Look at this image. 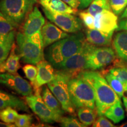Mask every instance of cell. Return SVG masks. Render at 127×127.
Here are the masks:
<instances>
[{
	"label": "cell",
	"instance_id": "1",
	"mask_svg": "<svg viewBox=\"0 0 127 127\" xmlns=\"http://www.w3.org/2000/svg\"><path fill=\"white\" fill-rule=\"evenodd\" d=\"M77 77L91 85L95 95V105L98 115L102 116L111 106L120 101V97L99 72L94 70L82 71Z\"/></svg>",
	"mask_w": 127,
	"mask_h": 127
},
{
	"label": "cell",
	"instance_id": "2",
	"mask_svg": "<svg viewBox=\"0 0 127 127\" xmlns=\"http://www.w3.org/2000/svg\"><path fill=\"white\" fill-rule=\"evenodd\" d=\"M86 41L85 35L81 32L69 35L49 46L44 56L55 68L68 58L80 51Z\"/></svg>",
	"mask_w": 127,
	"mask_h": 127
},
{
	"label": "cell",
	"instance_id": "3",
	"mask_svg": "<svg viewBox=\"0 0 127 127\" xmlns=\"http://www.w3.org/2000/svg\"><path fill=\"white\" fill-rule=\"evenodd\" d=\"M68 88L71 101L75 108L95 109V93L89 82L77 76L69 79Z\"/></svg>",
	"mask_w": 127,
	"mask_h": 127
},
{
	"label": "cell",
	"instance_id": "4",
	"mask_svg": "<svg viewBox=\"0 0 127 127\" xmlns=\"http://www.w3.org/2000/svg\"><path fill=\"white\" fill-rule=\"evenodd\" d=\"M37 0H0V11L14 27L24 21Z\"/></svg>",
	"mask_w": 127,
	"mask_h": 127
},
{
	"label": "cell",
	"instance_id": "5",
	"mask_svg": "<svg viewBox=\"0 0 127 127\" xmlns=\"http://www.w3.org/2000/svg\"><path fill=\"white\" fill-rule=\"evenodd\" d=\"M72 77H74L69 73L59 70L55 73L53 80L47 84L52 94L61 103L65 112L71 114L75 113V107L71 101L68 88V81Z\"/></svg>",
	"mask_w": 127,
	"mask_h": 127
},
{
	"label": "cell",
	"instance_id": "6",
	"mask_svg": "<svg viewBox=\"0 0 127 127\" xmlns=\"http://www.w3.org/2000/svg\"><path fill=\"white\" fill-rule=\"evenodd\" d=\"M16 41L19 54L24 63L36 65L44 60V49L32 42L23 32L17 33Z\"/></svg>",
	"mask_w": 127,
	"mask_h": 127
},
{
	"label": "cell",
	"instance_id": "7",
	"mask_svg": "<svg viewBox=\"0 0 127 127\" xmlns=\"http://www.w3.org/2000/svg\"><path fill=\"white\" fill-rule=\"evenodd\" d=\"M115 54L110 47H96L92 44L87 57L86 69L96 70L109 65L114 61Z\"/></svg>",
	"mask_w": 127,
	"mask_h": 127
},
{
	"label": "cell",
	"instance_id": "8",
	"mask_svg": "<svg viewBox=\"0 0 127 127\" xmlns=\"http://www.w3.org/2000/svg\"><path fill=\"white\" fill-rule=\"evenodd\" d=\"M42 11L50 21L66 32L76 33L82 29L81 20L71 14L51 12L44 7H42Z\"/></svg>",
	"mask_w": 127,
	"mask_h": 127
},
{
	"label": "cell",
	"instance_id": "9",
	"mask_svg": "<svg viewBox=\"0 0 127 127\" xmlns=\"http://www.w3.org/2000/svg\"><path fill=\"white\" fill-rule=\"evenodd\" d=\"M91 45L92 44L87 41L80 51L68 58L55 68L69 73L73 77L86 69L87 57Z\"/></svg>",
	"mask_w": 127,
	"mask_h": 127
},
{
	"label": "cell",
	"instance_id": "10",
	"mask_svg": "<svg viewBox=\"0 0 127 127\" xmlns=\"http://www.w3.org/2000/svg\"><path fill=\"white\" fill-rule=\"evenodd\" d=\"M28 106L37 115L41 121L46 123H60L62 118L48 107L41 95L32 94L25 96Z\"/></svg>",
	"mask_w": 127,
	"mask_h": 127
},
{
	"label": "cell",
	"instance_id": "11",
	"mask_svg": "<svg viewBox=\"0 0 127 127\" xmlns=\"http://www.w3.org/2000/svg\"><path fill=\"white\" fill-rule=\"evenodd\" d=\"M0 84L23 96H30L34 92L31 84L18 74L0 73Z\"/></svg>",
	"mask_w": 127,
	"mask_h": 127
},
{
	"label": "cell",
	"instance_id": "12",
	"mask_svg": "<svg viewBox=\"0 0 127 127\" xmlns=\"http://www.w3.org/2000/svg\"><path fill=\"white\" fill-rule=\"evenodd\" d=\"M95 29L105 33L114 32L118 29V17L111 10H104L95 16Z\"/></svg>",
	"mask_w": 127,
	"mask_h": 127
},
{
	"label": "cell",
	"instance_id": "13",
	"mask_svg": "<svg viewBox=\"0 0 127 127\" xmlns=\"http://www.w3.org/2000/svg\"><path fill=\"white\" fill-rule=\"evenodd\" d=\"M45 24V20L38 7H34L30 12L23 27V33L26 36H30L40 31Z\"/></svg>",
	"mask_w": 127,
	"mask_h": 127
},
{
	"label": "cell",
	"instance_id": "14",
	"mask_svg": "<svg viewBox=\"0 0 127 127\" xmlns=\"http://www.w3.org/2000/svg\"><path fill=\"white\" fill-rule=\"evenodd\" d=\"M42 37H43L44 47H48L60 39L67 37L69 35L68 33L54 25L53 24L47 22L41 29Z\"/></svg>",
	"mask_w": 127,
	"mask_h": 127
},
{
	"label": "cell",
	"instance_id": "15",
	"mask_svg": "<svg viewBox=\"0 0 127 127\" xmlns=\"http://www.w3.org/2000/svg\"><path fill=\"white\" fill-rule=\"evenodd\" d=\"M36 67L38 69L36 82L39 88L49 83L55 78L54 67L47 60H43L39 62L36 64Z\"/></svg>",
	"mask_w": 127,
	"mask_h": 127
},
{
	"label": "cell",
	"instance_id": "16",
	"mask_svg": "<svg viewBox=\"0 0 127 127\" xmlns=\"http://www.w3.org/2000/svg\"><path fill=\"white\" fill-rule=\"evenodd\" d=\"M27 104L20 98L0 90V111L7 107H12L18 111L29 112Z\"/></svg>",
	"mask_w": 127,
	"mask_h": 127
},
{
	"label": "cell",
	"instance_id": "17",
	"mask_svg": "<svg viewBox=\"0 0 127 127\" xmlns=\"http://www.w3.org/2000/svg\"><path fill=\"white\" fill-rule=\"evenodd\" d=\"M114 32L105 33L96 29H89L85 31L88 42L96 46H109L111 44Z\"/></svg>",
	"mask_w": 127,
	"mask_h": 127
},
{
	"label": "cell",
	"instance_id": "18",
	"mask_svg": "<svg viewBox=\"0 0 127 127\" xmlns=\"http://www.w3.org/2000/svg\"><path fill=\"white\" fill-rule=\"evenodd\" d=\"M17 48V46L14 42L7 60L0 65V73L7 72L13 74H17L19 68L21 67L20 63L21 57L20 54L18 55L16 53Z\"/></svg>",
	"mask_w": 127,
	"mask_h": 127
},
{
	"label": "cell",
	"instance_id": "19",
	"mask_svg": "<svg viewBox=\"0 0 127 127\" xmlns=\"http://www.w3.org/2000/svg\"><path fill=\"white\" fill-rule=\"evenodd\" d=\"M38 1L42 7L51 12L74 14L77 11V9L73 8L62 0H38Z\"/></svg>",
	"mask_w": 127,
	"mask_h": 127
},
{
	"label": "cell",
	"instance_id": "20",
	"mask_svg": "<svg viewBox=\"0 0 127 127\" xmlns=\"http://www.w3.org/2000/svg\"><path fill=\"white\" fill-rule=\"evenodd\" d=\"M42 98L44 102L52 111L55 114L61 116L65 114V111L64 110L61 103L59 102L55 95L52 94L48 86H44L41 90Z\"/></svg>",
	"mask_w": 127,
	"mask_h": 127
},
{
	"label": "cell",
	"instance_id": "21",
	"mask_svg": "<svg viewBox=\"0 0 127 127\" xmlns=\"http://www.w3.org/2000/svg\"><path fill=\"white\" fill-rule=\"evenodd\" d=\"M113 46L118 56L127 63V31L123 30L115 35Z\"/></svg>",
	"mask_w": 127,
	"mask_h": 127
},
{
	"label": "cell",
	"instance_id": "22",
	"mask_svg": "<svg viewBox=\"0 0 127 127\" xmlns=\"http://www.w3.org/2000/svg\"><path fill=\"white\" fill-rule=\"evenodd\" d=\"M15 32L14 30L5 35L0 36V65L7 60L14 44Z\"/></svg>",
	"mask_w": 127,
	"mask_h": 127
},
{
	"label": "cell",
	"instance_id": "23",
	"mask_svg": "<svg viewBox=\"0 0 127 127\" xmlns=\"http://www.w3.org/2000/svg\"><path fill=\"white\" fill-rule=\"evenodd\" d=\"M78 117L80 122L85 127L90 126L94 123L97 116V111L95 109L88 107H81L78 108Z\"/></svg>",
	"mask_w": 127,
	"mask_h": 127
},
{
	"label": "cell",
	"instance_id": "24",
	"mask_svg": "<svg viewBox=\"0 0 127 127\" xmlns=\"http://www.w3.org/2000/svg\"><path fill=\"white\" fill-rule=\"evenodd\" d=\"M104 115L115 124L119 123L125 118L124 111L122 107L121 102L119 101L111 106L105 112Z\"/></svg>",
	"mask_w": 127,
	"mask_h": 127
},
{
	"label": "cell",
	"instance_id": "25",
	"mask_svg": "<svg viewBox=\"0 0 127 127\" xmlns=\"http://www.w3.org/2000/svg\"><path fill=\"white\" fill-rule=\"evenodd\" d=\"M23 69L26 77L31 82L34 94L41 95L42 89L38 86L36 82V77L38 73L37 67L32 64H27L23 66Z\"/></svg>",
	"mask_w": 127,
	"mask_h": 127
},
{
	"label": "cell",
	"instance_id": "26",
	"mask_svg": "<svg viewBox=\"0 0 127 127\" xmlns=\"http://www.w3.org/2000/svg\"><path fill=\"white\" fill-rule=\"evenodd\" d=\"M105 79L110 87L118 95L119 97L121 98L123 96L126 90L123 82L109 72L105 75Z\"/></svg>",
	"mask_w": 127,
	"mask_h": 127
},
{
	"label": "cell",
	"instance_id": "27",
	"mask_svg": "<svg viewBox=\"0 0 127 127\" xmlns=\"http://www.w3.org/2000/svg\"><path fill=\"white\" fill-rule=\"evenodd\" d=\"M104 10H111L109 0H94L87 11L95 17Z\"/></svg>",
	"mask_w": 127,
	"mask_h": 127
},
{
	"label": "cell",
	"instance_id": "28",
	"mask_svg": "<svg viewBox=\"0 0 127 127\" xmlns=\"http://www.w3.org/2000/svg\"><path fill=\"white\" fill-rule=\"evenodd\" d=\"M18 115L17 109L12 107H7L0 111V120L5 123L12 124L15 123Z\"/></svg>",
	"mask_w": 127,
	"mask_h": 127
},
{
	"label": "cell",
	"instance_id": "29",
	"mask_svg": "<svg viewBox=\"0 0 127 127\" xmlns=\"http://www.w3.org/2000/svg\"><path fill=\"white\" fill-rule=\"evenodd\" d=\"M14 29V25L0 11V36L5 35Z\"/></svg>",
	"mask_w": 127,
	"mask_h": 127
},
{
	"label": "cell",
	"instance_id": "30",
	"mask_svg": "<svg viewBox=\"0 0 127 127\" xmlns=\"http://www.w3.org/2000/svg\"><path fill=\"white\" fill-rule=\"evenodd\" d=\"M109 72L123 82L125 90H127V67L114 68Z\"/></svg>",
	"mask_w": 127,
	"mask_h": 127
},
{
	"label": "cell",
	"instance_id": "31",
	"mask_svg": "<svg viewBox=\"0 0 127 127\" xmlns=\"http://www.w3.org/2000/svg\"><path fill=\"white\" fill-rule=\"evenodd\" d=\"M111 10L117 15H120L127 6V0H109Z\"/></svg>",
	"mask_w": 127,
	"mask_h": 127
},
{
	"label": "cell",
	"instance_id": "32",
	"mask_svg": "<svg viewBox=\"0 0 127 127\" xmlns=\"http://www.w3.org/2000/svg\"><path fill=\"white\" fill-rule=\"evenodd\" d=\"M33 121V118L30 114H20L15 122V127H31Z\"/></svg>",
	"mask_w": 127,
	"mask_h": 127
},
{
	"label": "cell",
	"instance_id": "33",
	"mask_svg": "<svg viewBox=\"0 0 127 127\" xmlns=\"http://www.w3.org/2000/svg\"><path fill=\"white\" fill-rule=\"evenodd\" d=\"M61 127H85L77 118L74 117H62L60 120Z\"/></svg>",
	"mask_w": 127,
	"mask_h": 127
},
{
	"label": "cell",
	"instance_id": "34",
	"mask_svg": "<svg viewBox=\"0 0 127 127\" xmlns=\"http://www.w3.org/2000/svg\"><path fill=\"white\" fill-rule=\"evenodd\" d=\"M79 17L81 19L84 25L87 27L88 29H95L94 27V20L95 17L90 12L87 11H82L79 12Z\"/></svg>",
	"mask_w": 127,
	"mask_h": 127
},
{
	"label": "cell",
	"instance_id": "35",
	"mask_svg": "<svg viewBox=\"0 0 127 127\" xmlns=\"http://www.w3.org/2000/svg\"><path fill=\"white\" fill-rule=\"evenodd\" d=\"M28 38L32 42H33L34 43L36 44V45L39 46L41 48H44L43 37H42V33H41V30L36 32L32 34V35L28 36Z\"/></svg>",
	"mask_w": 127,
	"mask_h": 127
},
{
	"label": "cell",
	"instance_id": "36",
	"mask_svg": "<svg viewBox=\"0 0 127 127\" xmlns=\"http://www.w3.org/2000/svg\"><path fill=\"white\" fill-rule=\"evenodd\" d=\"M93 126L94 127H115L112 123L103 116H99L97 120L93 123Z\"/></svg>",
	"mask_w": 127,
	"mask_h": 127
},
{
	"label": "cell",
	"instance_id": "37",
	"mask_svg": "<svg viewBox=\"0 0 127 127\" xmlns=\"http://www.w3.org/2000/svg\"><path fill=\"white\" fill-rule=\"evenodd\" d=\"M79 2V9H83L86 8L90 5V4L93 2L94 0H78Z\"/></svg>",
	"mask_w": 127,
	"mask_h": 127
},
{
	"label": "cell",
	"instance_id": "38",
	"mask_svg": "<svg viewBox=\"0 0 127 127\" xmlns=\"http://www.w3.org/2000/svg\"><path fill=\"white\" fill-rule=\"evenodd\" d=\"M64 2L67 4L68 5H69L73 8L77 9L78 8L79 2L78 0H62Z\"/></svg>",
	"mask_w": 127,
	"mask_h": 127
},
{
	"label": "cell",
	"instance_id": "39",
	"mask_svg": "<svg viewBox=\"0 0 127 127\" xmlns=\"http://www.w3.org/2000/svg\"><path fill=\"white\" fill-rule=\"evenodd\" d=\"M117 30L119 31H121V30L127 31V18H124V20L120 21L118 24V28Z\"/></svg>",
	"mask_w": 127,
	"mask_h": 127
},
{
	"label": "cell",
	"instance_id": "40",
	"mask_svg": "<svg viewBox=\"0 0 127 127\" xmlns=\"http://www.w3.org/2000/svg\"><path fill=\"white\" fill-rule=\"evenodd\" d=\"M15 127V125L9 124L5 123L4 122H3V123H1V122H0V127Z\"/></svg>",
	"mask_w": 127,
	"mask_h": 127
},
{
	"label": "cell",
	"instance_id": "41",
	"mask_svg": "<svg viewBox=\"0 0 127 127\" xmlns=\"http://www.w3.org/2000/svg\"><path fill=\"white\" fill-rule=\"evenodd\" d=\"M121 19L127 18V8L125 9V11H124L123 14H122L121 17Z\"/></svg>",
	"mask_w": 127,
	"mask_h": 127
},
{
	"label": "cell",
	"instance_id": "42",
	"mask_svg": "<svg viewBox=\"0 0 127 127\" xmlns=\"http://www.w3.org/2000/svg\"><path fill=\"white\" fill-rule=\"evenodd\" d=\"M123 102L125 108L127 111V97H123Z\"/></svg>",
	"mask_w": 127,
	"mask_h": 127
}]
</instances>
